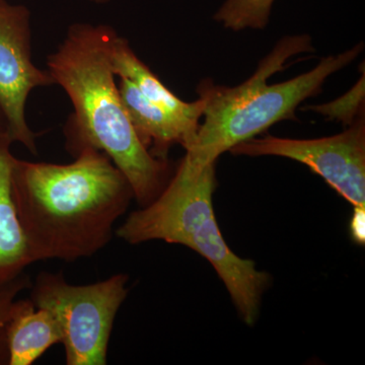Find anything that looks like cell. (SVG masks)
<instances>
[{"label": "cell", "mask_w": 365, "mask_h": 365, "mask_svg": "<svg viewBox=\"0 0 365 365\" xmlns=\"http://www.w3.org/2000/svg\"><path fill=\"white\" fill-rule=\"evenodd\" d=\"M350 232L353 241L357 244L364 245L365 242V207L354 206L351 222H350Z\"/></svg>", "instance_id": "cell-15"}, {"label": "cell", "mask_w": 365, "mask_h": 365, "mask_svg": "<svg viewBox=\"0 0 365 365\" xmlns=\"http://www.w3.org/2000/svg\"><path fill=\"white\" fill-rule=\"evenodd\" d=\"M74 158L66 165L14 160V205L34 263L95 256L134 199L130 182L105 153L86 148Z\"/></svg>", "instance_id": "cell-1"}, {"label": "cell", "mask_w": 365, "mask_h": 365, "mask_svg": "<svg viewBox=\"0 0 365 365\" xmlns=\"http://www.w3.org/2000/svg\"><path fill=\"white\" fill-rule=\"evenodd\" d=\"M32 285L30 276L23 273L16 279L0 284V365H9L6 327L9 311L14 300L25 289H30Z\"/></svg>", "instance_id": "cell-14"}, {"label": "cell", "mask_w": 365, "mask_h": 365, "mask_svg": "<svg viewBox=\"0 0 365 365\" xmlns=\"http://www.w3.org/2000/svg\"><path fill=\"white\" fill-rule=\"evenodd\" d=\"M117 86L137 137L153 157L167 160L172 146L180 144L186 150L194 143L200 127L198 120L179 116L151 102L129 79L120 78Z\"/></svg>", "instance_id": "cell-8"}, {"label": "cell", "mask_w": 365, "mask_h": 365, "mask_svg": "<svg viewBox=\"0 0 365 365\" xmlns=\"http://www.w3.org/2000/svg\"><path fill=\"white\" fill-rule=\"evenodd\" d=\"M110 61L115 76L129 79L151 102L188 119L199 121L203 116V100L199 98L195 102L188 103L178 98L137 57L128 41L120 37L117 32L110 44Z\"/></svg>", "instance_id": "cell-11"}, {"label": "cell", "mask_w": 365, "mask_h": 365, "mask_svg": "<svg viewBox=\"0 0 365 365\" xmlns=\"http://www.w3.org/2000/svg\"><path fill=\"white\" fill-rule=\"evenodd\" d=\"M215 163L199 167L182 158L162 193L127 216L115 235L130 245L163 241L197 252L215 269L242 321L253 326L270 276L235 255L223 239L213 209Z\"/></svg>", "instance_id": "cell-4"}, {"label": "cell", "mask_w": 365, "mask_h": 365, "mask_svg": "<svg viewBox=\"0 0 365 365\" xmlns=\"http://www.w3.org/2000/svg\"><path fill=\"white\" fill-rule=\"evenodd\" d=\"M129 276L112 275L93 284L73 285L64 274L41 271L30 299L56 321L67 365H106L118 312L128 295Z\"/></svg>", "instance_id": "cell-5"}, {"label": "cell", "mask_w": 365, "mask_h": 365, "mask_svg": "<svg viewBox=\"0 0 365 365\" xmlns=\"http://www.w3.org/2000/svg\"><path fill=\"white\" fill-rule=\"evenodd\" d=\"M365 74L362 73L354 86L347 93L332 102L323 105L307 106L306 111L318 113L331 121L340 122L343 126H350L360 116L364 115L365 106Z\"/></svg>", "instance_id": "cell-13"}, {"label": "cell", "mask_w": 365, "mask_h": 365, "mask_svg": "<svg viewBox=\"0 0 365 365\" xmlns=\"http://www.w3.org/2000/svg\"><path fill=\"white\" fill-rule=\"evenodd\" d=\"M275 0H227L215 20L225 29L239 32L245 29L263 30L267 26Z\"/></svg>", "instance_id": "cell-12"}, {"label": "cell", "mask_w": 365, "mask_h": 365, "mask_svg": "<svg viewBox=\"0 0 365 365\" xmlns=\"http://www.w3.org/2000/svg\"><path fill=\"white\" fill-rule=\"evenodd\" d=\"M230 151L234 155H273L304 163L352 205L365 207L364 115L337 135L306 140L254 137Z\"/></svg>", "instance_id": "cell-6"}, {"label": "cell", "mask_w": 365, "mask_h": 365, "mask_svg": "<svg viewBox=\"0 0 365 365\" xmlns=\"http://www.w3.org/2000/svg\"><path fill=\"white\" fill-rule=\"evenodd\" d=\"M9 365H31L52 346L61 344L56 321L29 299H16L6 327Z\"/></svg>", "instance_id": "cell-10"}, {"label": "cell", "mask_w": 365, "mask_h": 365, "mask_svg": "<svg viewBox=\"0 0 365 365\" xmlns=\"http://www.w3.org/2000/svg\"><path fill=\"white\" fill-rule=\"evenodd\" d=\"M51 86L49 71L33 62L30 9L0 0V112L11 140L32 155H38V134L26 121V102L35 88Z\"/></svg>", "instance_id": "cell-7"}, {"label": "cell", "mask_w": 365, "mask_h": 365, "mask_svg": "<svg viewBox=\"0 0 365 365\" xmlns=\"http://www.w3.org/2000/svg\"><path fill=\"white\" fill-rule=\"evenodd\" d=\"M116 31L108 25L76 23L48 56L47 71L71 100L64 127L66 150L103 151L130 182L140 207L153 202L170 181L169 162L153 157L127 117L110 61Z\"/></svg>", "instance_id": "cell-2"}, {"label": "cell", "mask_w": 365, "mask_h": 365, "mask_svg": "<svg viewBox=\"0 0 365 365\" xmlns=\"http://www.w3.org/2000/svg\"><path fill=\"white\" fill-rule=\"evenodd\" d=\"M90 1L96 4H109V2L111 1V0H90Z\"/></svg>", "instance_id": "cell-17"}, {"label": "cell", "mask_w": 365, "mask_h": 365, "mask_svg": "<svg viewBox=\"0 0 365 365\" xmlns=\"http://www.w3.org/2000/svg\"><path fill=\"white\" fill-rule=\"evenodd\" d=\"M364 44L329 56L314 69L284 83L269 86L268 78L285 68L300 53L314 52L309 35L287 36L276 44L256 72L234 88L215 85L210 79L199 83L197 93L204 102L203 124L185 157L205 167L237 144L254 138L282 120H297L295 111L307 98L319 95L329 76L354 61Z\"/></svg>", "instance_id": "cell-3"}, {"label": "cell", "mask_w": 365, "mask_h": 365, "mask_svg": "<svg viewBox=\"0 0 365 365\" xmlns=\"http://www.w3.org/2000/svg\"><path fill=\"white\" fill-rule=\"evenodd\" d=\"M0 129H6V121H4V118L2 116L1 112H0Z\"/></svg>", "instance_id": "cell-16"}, {"label": "cell", "mask_w": 365, "mask_h": 365, "mask_svg": "<svg viewBox=\"0 0 365 365\" xmlns=\"http://www.w3.org/2000/svg\"><path fill=\"white\" fill-rule=\"evenodd\" d=\"M13 143L6 129H0V284L16 279L34 263L14 205Z\"/></svg>", "instance_id": "cell-9"}]
</instances>
